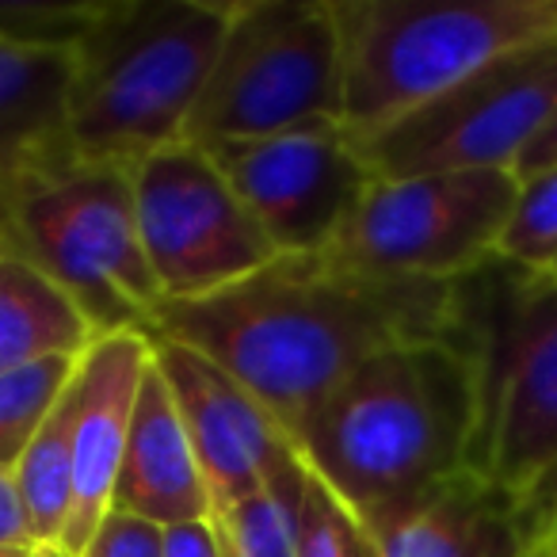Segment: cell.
<instances>
[{"mask_svg": "<svg viewBox=\"0 0 557 557\" xmlns=\"http://www.w3.org/2000/svg\"><path fill=\"white\" fill-rule=\"evenodd\" d=\"M344 131L367 138L488 62L557 35V0H333Z\"/></svg>", "mask_w": 557, "mask_h": 557, "instance_id": "6", "label": "cell"}, {"mask_svg": "<svg viewBox=\"0 0 557 557\" xmlns=\"http://www.w3.org/2000/svg\"><path fill=\"white\" fill-rule=\"evenodd\" d=\"M81 359H42L0 374V470H16L24 450L77 379Z\"/></svg>", "mask_w": 557, "mask_h": 557, "instance_id": "20", "label": "cell"}, {"mask_svg": "<svg viewBox=\"0 0 557 557\" xmlns=\"http://www.w3.org/2000/svg\"><path fill=\"white\" fill-rule=\"evenodd\" d=\"M153 363V348L141 329L100 336L77 367V428H73V511L62 554L81 557L96 539L115 500L131 440L138 389Z\"/></svg>", "mask_w": 557, "mask_h": 557, "instance_id": "13", "label": "cell"}, {"mask_svg": "<svg viewBox=\"0 0 557 557\" xmlns=\"http://www.w3.org/2000/svg\"><path fill=\"white\" fill-rule=\"evenodd\" d=\"M554 164H557V111H554V119L542 126L539 138L531 141V149L519 157L516 176L527 180V176H534V172H542V169H554Z\"/></svg>", "mask_w": 557, "mask_h": 557, "instance_id": "27", "label": "cell"}, {"mask_svg": "<svg viewBox=\"0 0 557 557\" xmlns=\"http://www.w3.org/2000/svg\"><path fill=\"white\" fill-rule=\"evenodd\" d=\"M111 511H126L157 527L214 516V496L202 478L199 455H195L180 405L157 363H149L141 379Z\"/></svg>", "mask_w": 557, "mask_h": 557, "instance_id": "14", "label": "cell"}, {"mask_svg": "<svg viewBox=\"0 0 557 557\" xmlns=\"http://www.w3.org/2000/svg\"><path fill=\"white\" fill-rule=\"evenodd\" d=\"M542 546H549L557 554V488H554V500H549V516H546V539Z\"/></svg>", "mask_w": 557, "mask_h": 557, "instance_id": "28", "label": "cell"}, {"mask_svg": "<svg viewBox=\"0 0 557 557\" xmlns=\"http://www.w3.org/2000/svg\"><path fill=\"white\" fill-rule=\"evenodd\" d=\"M0 549H39L12 470H0Z\"/></svg>", "mask_w": 557, "mask_h": 557, "instance_id": "25", "label": "cell"}, {"mask_svg": "<svg viewBox=\"0 0 557 557\" xmlns=\"http://www.w3.org/2000/svg\"><path fill=\"white\" fill-rule=\"evenodd\" d=\"M146 333L214 359L298 450L313 412L367 359L397 344L450 341L455 283L374 278L325 256H278L214 298L161 302Z\"/></svg>", "mask_w": 557, "mask_h": 557, "instance_id": "1", "label": "cell"}, {"mask_svg": "<svg viewBox=\"0 0 557 557\" xmlns=\"http://www.w3.org/2000/svg\"><path fill=\"white\" fill-rule=\"evenodd\" d=\"M146 336L157 371L164 374L180 405L214 508L295 481L306 470L295 443L233 374L187 344L153 333Z\"/></svg>", "mask_w": 557, "mask_h": 557, "instance_id": "12", "label": "cell"}, {"mask_svg": "<svg viewBox=\"0 0 557 557\" xmlns=\"http://www.w3.org/2000/svg\"><path fill=\"white\" fill-rule=\"evenodd\" d=\"M73 54L0 42V176L70 149L65 96Z\"/></svg>", "mask_w": 557, "mask_h": 557, "instance_id": "16", "label": "cell"}, {"mask_svg": "<svg viewBox=\"0 0 557 557\" xmlns=\"http://www.w3.org/2000/svg\"><path fill=\"white\" fill-rule=\"evenodd\" d=\"M164 557H222L210 519L164 527Z\"/></svg>", "mask_w": 557, "mask_h": 557, "instance_id": "26", "label": "cell"}, {"mask_svg": "<svg viewBox=\"0 0 557 557\" xmlns=\"http://www.w3.org/2000/svg\"><path fill=\"white\" fill-rule=\"evenodd\" d=\"M92 344V321L54 278L0 248V374L42 359H81Z\"/></svg>", "mask_w": 557, "mask_h": 557, "instance_id": "17", "label": "cell"}, {"mask_svg": "<svg viewBox=\"0 0 557 557\" xmlns=\"http://www.w3.org/2000/svg\"><path fill=\"white\" fill-rule=\"evenodd\" d=\"M32 549H0V557H27Z\"/></svg>", "mask_w": 557, "mask_h": 557, "instance_id": "31", "label": "cell"}, {"mask_svg": "<svg viewBox=\"0 0 557 557\" xmlns=\"http://www.w3.org/2000/svg\"><path fill=\"white\" fill-rule=\"evenodd\" d=\"M527 557H557V554H554V549H549V546H542V542H539V546L527 549Z\"/></svg>", "mask_w": 557, "mask_h": 557, "instance_id": "29", "label": "cell"}, {"mask_svg": "<svg viewBox=\"0 0 557 557\" xmlns=\"http://www.w3.org/2000/svg\"><path fill=\"white\" fill-rule=\"evenodd\" d=\"M496 256L531 271L557 268V164L519 180L516 210L504 225Z\"/></svg>", "mask_w": 557, "mask_h": 557, "instance_id": "21", "label": "cell"}, {"mask_svg": "<svg viewBox=\"0 0 557 557\" xmlns=\"http://www.w3.org/2000/svg\"><path fill=\"white\" fill-rule=\"evenodd\" d=\"M549 275H557V268H554V271H549Z\"/></svg>", "mask_w": 557, "mask_h": 557, "instance_id": "32", "label": "cell"}, {"mask_svg": "<svg viewBox=\"0 0 557 557\" xmlns=\"http://www.w3.org/2000/svg\"><path fill=\"white\" fill-rule=\"evenodd\" d=\"M473 417V371L455 344H397L333 389L306 424L298 458L374 534L470 470Z\"/></svg>", "mask_w": 557, "mask_h": 557, "instance_id": "2", "label": "cell"}, {"mask_svg": "<svg viewBox=\"0 0 557 557\" xmlns=\"http://www.w3.org/2000/svg\"><path fill=\"white\" fill-rule=\"evenodd\" d=\"M298 557H374L371 534L310 470L298 508Z\"/></svg>", "mask_w": 557, "mask_h": 557, "instance_id": "23", "label": "cell"}, {"mask_svg": "<svg viewBox=\"0 0 557 557\" xmlns=\"http://www.w3.org/2000/svg\"><path fill=\"white\" fill-rule=\"evenodd\" d=\"M141 252L164 302H202L278 260L263 225L195 141H176L134 169Z\"/></svg>", "mask_w": 557, "mask_h": 557, "instance_id": "10", "label": "cell"}, {"mask_svg": "<svg viewBox=\"0 0 557 557\" xmlns=\"http://www.w3.org/2000/svg\"><path fill=\"white\" fill-rule=\"evenodd\" d=\"M81 557H164V527L126 511H108Z\"/></svg>", "mask_w": 557, "mask_h": 557, "instance_id": "24", "label": "cell"}, {"mask_svg": "<svg viewBox=\"0 0 557 557\" xmlns=\"http://www.w3.org/2000/svg\"><path fill=\"white\" fill-rule=\"evenodd\" d=\"M73 428H77V379L58 397L54 412L32 447L24 450L16 473L20 500H24L27 523H32L35 546L62 549L65 527L73 511Z\"/></svg>", "mask_w": 557, "mask_h": 557, "instance_id": "18", "label": "cell"}, {"mask_svg": "<svg viewBox=\"0 0 557 557\" xmlns=\"http://www.w3.org/2000/svg\"><path fill=\"white\" fill-rule=\"evenodd\" d=\"M306 493V470L295 481L271 485L245 500L218 504L210 523L222 557H298V508Z\"/></svg>", "mask_w": 557, "mask_h": 557, "instance_id": "19", "label": "cell"}, {"mask_svg": "<svg viewBox=\"0 0 557 557\" xmlns=\"http://www.w3.org/2000/svg\"><path fill=\"white\" fill-rule=\"evenodd\" d=\"M108 0H0V42L73 54Z\"/></svg>", "mask_w": 557, "mask_h": 557, "instance_id": "22", "label": "cell"}, {"mask_svg": "<svg viewBox=\"0 0 557 557\" xmlns=\"http://www.w3.org/2000/svg\"><path fill=\"white\" fill-rule=\"evenodd\" d=\"M230 12L233 0H108L73 47V153L134 172L149 153L184 141Z\"/></svg>", "mask_w": 557, "mask_h": 557, "instance_id": "4", "label": "cell"}, {"mask_svg": "<svg viewBox=\"0 0 557 557\" xmlns=\"http://www.w3.org/2000/svg\"><path fill=\"white\" fill-rule=\"evenodd\" d=\"M27 557H65L62 549H32Z\"/></svg>", "mask_w": 557, "mask_h": 557, "instance_id": "30", "label": "cell"}, {"mask_svg": "<svg viewBox=\"0 0 557 557\" xmlns=\"http://www.w3.org/2000/svg\"><path fill=\"white\" fill-rule=\"evenodd\" d=\"M557 111V35L488 62L428 108L356 138L374 180L432 172H516Z\"/></svg>", "mask_w": 557, "mask_h": 557, "instance_id": "9", "label": "cell"}, {"mask_svg": "<svg viewBox=\"0 0 557 557\" xmlns=\"http://www.w3.org/2000/svg\"><path fill=\"white\" fill-rule=\"evenodd\" d=\"M450 344L470 359V473L504 493L546 539L557 488V275L488 256L455 278Z\"/></svg>", "mask_w": 557, "mask_h": 557, "instance_id": "3", "label": "cell"}, {"mask_svg": "<svg viewBox=\"0 0 557 557\" xmlns=\"http://www.w3.org/2000/svg\"><path fill=\"white\" fill-rule=\"evenodd\" d=\"M371 542L374 557H527L539 546L523 511L470 470L386 519Z\"/></svg>", "mask_w": 557, "mask_h": 557, "instance_id": "15", "label": "cell"}, {"mask_svg": "<svg viewBox=\"0 0 557 557\" xmlns=\"http://www.w3.org/2000/svg\"><path fill=\"white\" fill-rule=\"evenodd\" d=\"M202 149L245 199L278 256L325 252L374 180L341 123Z\"/></svg>", "mask_w": 557, "mask_h": 557, "instance_id": "11", "label": "cell"}, {"mask_svg": "<svg viewBox=\"0 0 557 557\" xmlns=\"http://www.w3.org/2000/svg\"><path fill=\"white\" fill-rule=\"evenodd\" d=\"M0 248L50 275L96 329L146 333L164 302L141 252L134 172L70 149L0 176Z\"/></svg>", "mask_w": 557, "mask_h": 557, "instance_id": "5", "label": "cell"}, {"mask_svg": "<svg viewBox=\"0 0 557 557\" xmlns=\"http://www.w3.org/2000/svg\"><path fill=\"white\" fill-rule=\"evenodd\" d=\"M519 176L504 169L371 180L325 260L374 278L455 283L496 256Z\"/></svg>", "mask_w": 557, "mask_h": 557, "instance_id": "8", "label": "cell"}, {"mask_svg": "<svg viewBox=\"0 0 557 557\" xmlns=\"http://www.w3.org/2000/svg\"><path fill=\"white\" fill-rule=\"evenodd\" d=\"M344 126V39L333 0H233L184 141H252Z\"/></svg>", "mask_w": 557, "mask_h": 557, "instance_id": "7", "label": "cell"}]
</instances>
